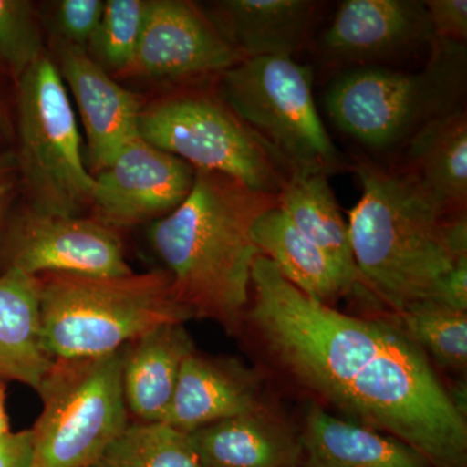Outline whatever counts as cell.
Masks as SVG:
<instances>
[{
	"label": "cell",
	"mask_w": 467,
	"mask_h": 467,
	"mask_svg": "<svg viewBox=\"0 0 467 467\" xmlns=\"http://www.w3.org/2000/svg\"><path fill=\"white\" fill-rule=\"evenodd\" d=\"M425 7L435 38L456 45H465L466 0H427Z\"/></svg>",
	"instance_id": "obj_29"
},
{
	"label": "cell",
	"mask_w": 467,
	"mask_h": 467,
	"mask_svg": "<svg viewBox=\"0 0 467 467\" xmlns=\"http://www.w3.org/2000/svg\"><path fill=\"white\" fill-rule=\"evenodd\" d=\"M193 350L184 324L160 326L122 347L121 386L129 416L164 422L181 368Z\"/></svg>",
	"instance_id": "obj_18"
},
{
	"label": "cell",
	"mask_w": 467,
	"mask_h": 467,
	"mask_svg": "<svg viewBox=\"0 0 467 467\" xmlns=\"http://www.w3.org/2000/svg\"><path fill=\"white\" fill-rule=\"evenodd\" d=\"M5 192V184H0V195H2L3 192Z\"/></svg>",
	"instance_id": "obj_34"
},
{
	"label": "cell",
	"mask_w": 467,
	"mask_h": 467,
	"mask_svg": "<svg viewBox=\"0 0 467 467\" xmlns=\"http://www.w3.org/2000/svg\"><path fill=\"white\" fill-rule=\"evenodd\" d=\"M400 168L450 216L466 214L467 115L454 110L427 124L407 144Z\"/></svg>",
	"instance_id": "obj_21"
},
{
	"label": "cell",
	"mask_w": 467,
	"mask_h": 467,
	"mask_svg": "<svg viewBox=\"0 0 467 467\" xmlns=\"http://www.w3.org/2000/svg\"><path fill=\"white\" fill-rule=\"evenodd\" d=\"M9 432H11V430H9L7 409H5V386L0 382V439H2L3 436L9 434Z\"/></svg>",
	"instance_id": "obj_32"
},
{
	"label": "cell",
	"mask_w": 467,
	"mask_h": 467,
	"mask_svg": "<svg viewBox=\"0 0 467 467\" xmlns=\"http://www.w3.org/2000/svg\"><path fill=\"white\" fill-rule=\"evenodd\" d=\"M245 324L276 368L347 420L405 442L432 467H467L466 417L386 315L358 317L317 303L260 254Z\"/></svg>",
	"instance_id": "obj_1"
},
{
	"label": "cell",
	"mask_w": 467,
	"mask_h": 467,
	"mask_svg": "<svg viewBox=\"0 0 467 467\" xmlns=\"http://www.w3.org/2000/svg\"><path fill=\"white\" fill-rule=\"evenodd\" d=\"M11 269L33 276L133 273L116 230L92 217L55 216L29 207L0 235V275Z\"/></svg>",
	"instance_id": "obj_10"
},
{
	"label": "cell",
	"mask_w": 467,
	"mask_h": 467,
	"mask_svg": "<svg viewBox=\"0 0 467 467\" xmlns=\"http://www.w3.org/2000/svg\"><path fill=\"white\" fill-rule=\"evenodd\" d=\"M434 39L425 2L346 0L322 33L319 51L328 66H387Z\"/></svg>",
	"instance_id": "obj_13"
},
{
	"label": "cell",
	"mask_w": 467,
	"mask_h": 467,
	"mask_svg": "<svg viewBox=\"0 0 467 467\" xmlns=\"http://www.w3.org/2000/svg\"><path fill=\"white\" fill-rule=\"evenodd\" d=\"M466 46L435 38L417 72L389 66L349 67L328 88L331 121L378 152L402 150L427 124L462 109Z\"/></svg>",
	"instance_id": "obj_5"
},
{
	"label": "cell",
	"mask_w": 467,
	"mask_h": 467,
	"mask_svg": "<svg viewBox=\"0 0 467 467\" xmlns=\"http://www.w3.org/2000/svg\"><path fill=\"white\" fill-rule=\"evenodd\" d=\"M254 244L260 254L310 299L334 306L353 291H365L361 281L310 243L276 205L264 212L254 226ZM370 297V296H368Z\"/></svg>",
	"instance_id": "obj_19"
},
{
	"label": "cell",
	"mask_w": 467,
	"mask_h": 467,
	"mask_svg": "<svg viewBox=\"0 0 467 467\" xmlns=\"http://www.w3.org/2000/svg\"><path fill=\"white\" fill-rule=\"evenodd\" d=\"M218 95L290 168L349 167L318 115L312 67L285 57L244 58L220 76Z\"/></svg>",
	"instance_id": "obj_9"
},
{
	"label": "cell",
	"mask_w": 467,
	"mask_h": 467,
	"mask_svg": "<svg viewBox=\"0 0 467 467\" xmlns=\"http://www.w3.org/2000/svg\"><path fill=\"white\" fill-rule=\"evenodd\" d=\"M348 168L362 186L348 229L365 291L395 315L435 301L467 257L466 214L445 213L400 167L358 158Z\"/></svg>",
	"instance_id": "obj_3"
},
{
	"label": "cell",
	"mask_w": 467,
	"mask_h": 467,
	"mask_svg": "<svg viewBox=\"0 0 467 467\" xmlns=\"http://www.w3.org/2000/svg\"><path fill=\"white\" fill-rule=\"evenodd\" d=\"M434 303L467 312V257L460 260L445 276Z\"/></svg>",
	"instance_id": "obj_30"
},
{
	"label": "cell",
	"mask_w": 467,
	"mask_h": 467,
	"mask_svg": "<svg viewBox=\"0 0 467 467\" xmlns=\"http://www.w3.org/2000/svg\"><path fill=\"white\" fill-rule=\"evenodd\" d=\"M57 70L75 97L92 171L100 173L112 164L125 144L138 135L140 107L135 95L117 84L95 63L86 48L58 39Z\"/></svg>",
	"instance_id": "obj_14"
},
{
	"label": "cell",
	"mask_w": 467,
	"mask_h": 467,
	"mask_svg": "<svg viewBox=\"0 0 467 467\" xmlns=\"http://www.w3.org/2000/svg\"><path fill=\"white\" fill-rule=\"evenodd\" d=\"M303 467H432L398 439L310 405L300 431Z\"/></svg>",
	"instance_id": "obj_20"
},
{
	"label": "cell",
	"mask_w": 467,
	"mask_h": 467,
	"mask_svg": "<svg viewBox=\"0 0 467 467\" xmlns=\"http://www.w3.org/2000/svg\"><path fill=\"white\" fill-rule=\"evenodd\" d=\"M121 349L98 358L55 359L36 391L42 411L30 429V467H90L128 426Z\"/></svg>",
	"instance_id": "obj_8"
},
{
	"label": "cell",
	"mask_w": 467,
	"mask_h": 467,
	"mask_svg": "<svg viewBox=\"0 0 467 467\" xmlns=\"http://www.w3.org/2000/svg\"><path fill=\"white\" fill-rule=\"evenodd\" d=\"M386 316L439 367L466 373L467 312L427 301L405 312H389Z\"/></svg>",
	"instance_id": "obj_25"
},
{
	"label": "cell",
	"mask_w": 467,
	"mask_h": 467,
	"mask_svg": "<svg viewBox=\"0 0 467 467\" xmlns=\"http://www.w3.org/2000/svg\"><path fill=\"white\" fill-rule=\"evenodd\" d=\"M146 0H109L88 41V54L109 73H128L133 64L144 20Z\"/></svg>",
	"instance_id": "obj_26"
},
{
	"label": "cell",
	"mask_w": 467,
	"mask_h": 467,
	"mask_svg": "<svg viewBox=\"0 0 467 467\" xmlns=\"http://www.w3.org/2000/svg\"><path fill=\"white\" fill-rule=\"evenodd\" d=\"M276 205V195L196 171L186 201L152 223L150 244L167 266L175 299L192 318L216 322L230 334L241 330L260 256L252 232L257 218Z\"/></svg>",
	"instance_id": "obj_2"
},
{
	"label": "cell",
	"mask_w": 467,
	"mask_h": 467,
	"mask_svg": "<svg viewBox=\"0 0 467 467\" xmlns=\"http://www.w3.org/2000/svg\"><path fill=\"white\" fill-rule=\"evenodd\" d=\"M16 167V159L9 155H0V184L5 182L8 174Z\"/></svg>",
	"instance_id": "obj_33"
},
{
	"label": "cell",
	"mask_w": 467,
	"mask_h": 467,
	"mask_svg": "<svg viewBox=\"0 0 467 467\" xmlns=\"http://www.w3.org/2000/svg\"><path fill=\"white\" fill-rule=\"evenodd\" d=\"M195 169L137 137L95 178L94 220L109 229L155 223L189 196Z\"/></svg>",
	"instance_id": "obj_11"
},
{
	"label": "cell",
	"mask_w": 467,
	"mask_h": 467,
	"mask_svg": "<svg viewBox=\"0 0 467 467\" xmlns=\"http://www.w3.org/2000/svg\"><path fill=\"white\" fill-rule=\"evenodd\" d=\"M33 436L30 430L9 432L0 439V467H30Z\"/></svg>",
	"instance_id": "obj_31"
},
{
	"label": "cell",
	"mask_w": 467,
	"mask_h": 467,
	"mask_svg": "<svg viewBox=\"0 0 467 467\" xmlns=\"http://www.w3.org/2000/svg\"><path fill=\"white\" fill-rule=\"evenodd\" d=\"M101 0H61L55 8L58 39L86 48L103 14Z\"/></svg>",
	"instance_id": "obj_28"
},
{
	"label": "cell",
	"mask_w": 467,
	"mask_h": 467,
	"mask_svg": "<svg viewBox=\"0 0 467 467\" xmlns=\"http://www.w3.org/2000/svg\"><path fill=\"white\" fill-rule=\"evenodd\" d=\"M242 60L198 5L149 0L140 46L126 75L192 81L220 77Z\"/></svg>",
	"instance_id": "obj_12"
},
{
	"label": "cell",
	"mask_w": 467,
	"mask_h": 467,
	"mask_svg": "<svg viewBox=\"0 0 467 467\" xmlns=\"http://www.w3.org/2000/svg\"><path fill=\"white\" fill-rule=\"evenodd\" d=\"M18 81V158L29 208L79 217L91 205L95 177L81 153L75 112L57 67L43 55Z\"/></svg>",
	"instance_id": "obj_7"
},
{
	"label": "cell",
	"mask_w": 467,
	"mask_h": 467,
	"mask_svg": "<svg viewBox=\"0 0 467 467\" xmlns=\"http://www.w3.org/2000/svg\"><path fill=\"white\" fill-rule=\"evenodd\" d=\"M39 281L43 344L54 359L109 355L160 326L192 319L175 299L165 270L48 273Z\"/></svg>",
	"instance_id": "obj_4"
},
{
	"label": "cell",
	"mask_w": 467,
	"mask_h": 467,
	"mask_svg": "<svg viewBox=\"0 0 467 467\" xmlns=\"http://www.w3.org/2000/svg\"><path fill=\"white\" fill-rule=\"evenodd\" d=\"M264 405L263 384L254 368L238 358H214L193 350L181 368L164 422L190 434Z\"/></svg>",
	"instance_id": "obj_15"
},
{
	"label": "cell",
	"mask_w": 467,
	"mask_h": 467,
	"mask_svg": "<svg viewBox=\"0 0 467 467\" xmlns=\"http://www.w3.org/2000/svg\"><path fill=\"white\" fill-rule=\"evenodd\" d=\"M190 438L202 467H299L303 461L300 432L267 404L195 430Z\"/></svg>",
	"instance_id": "obj_17"
},
{
	"label": "cell",
	"mask_w": 467,
	"mask_h": 467,
	"mask_svg": "<svg viewBox=\"0 0 467 467\" xmlns=\"http://www.w3.org/2000/svg\"><path fill=\"white\" fill-rule=\"evenodd\" d=\"M330 174L319 167L291 168L276 195L278 205L310 243L361 281L353 259L348 223L328 182Z\"/></svg>",
	"instance_id": "obj_23"
},
{
	"label": "cell",
	"mask_w": 467,
	"mask_h": 467,
	"mask_svg": "<svg viewBox=\"0 0 467 467\" xmlns=\"http://www.w3.org/2000/svg\"><path fill=\"white\" fill-rule=\"evenodd\" d=\"M45 55L32 2L0 0V64L16 78Z\"/></svg>",
	"instance_id": "obj_27"
},
{
	"label": "cell",
	"mask_w": 467,
	"mask_h": 467,
	"mask_svg": "<svg viewBox=\"0 0 467 467\" xmlns=\"http://www.w3.org/2000/svg\"><path fill=\"white\" fill-rule=\"evenodd\" d=\"M321 7L312 0H221L204 14L243 58L292 57L309 45Z\"/></svg>",
	"instance_id": "obj_16"
},
{
	"label": "cell",
	"mask_w": 467,
	"mask_h": 467,
	"mask_svg": "<svg viewBox=\"0 0 467 467\" xmlns=\"http://www.w3.org/2000/svg\"><path fill=\"white\" fill-rule=\"evenodd\" d=\"M90 467H202L190 434L165 422H129Z\"/></svg>",
	"instance_id": "obj_24"
},
{
	"label": "cell",
	"mask_w": 467,
	"mask_h": 467,
	"mask_svg": "<svg viewBox=\"0 0 467 467\" xmlns=\"http://www.w3.org/2000/svg\"><path fill=\"white\" fill-rule=\"evenodd\" d=\"M54 361L43 344L39 276L7 270L0 275V379L38 391Z\"/></svg>",
	"instance_id": "obj_22"
},
{
	"label": "cell",
	"mask_w": 467,
	"mask_h": 467,
	"mask_svg": "<svg viewBox=\"0 0 467 467\" xmlns=\"http://www.w3.org/2000/svg\"><path fill=\"white\" fill-rule=\"evenodd\" d=\"M138 135L147 143L257 192L278 195L290 174L285 161L242 121L220 95L183 91L140 110Z\"/></svg>",
	"instance_id": "obj_6"
}]
</instances>
